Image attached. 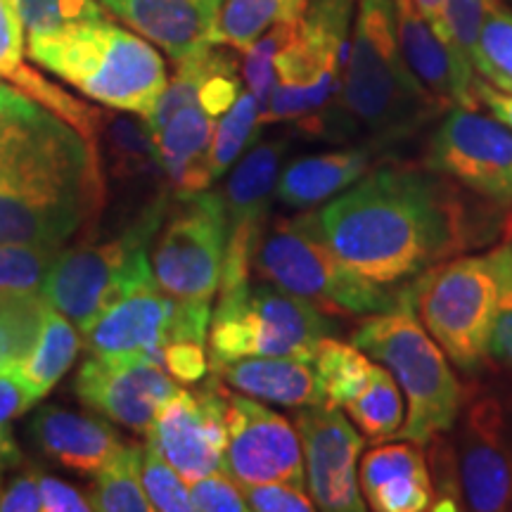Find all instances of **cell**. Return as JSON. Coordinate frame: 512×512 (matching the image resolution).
Returning a JSON list of instances; mask_svg holds the SVG:
<instances>
[{
  "label": "cell",
  "mask_w": 512,
  "mask_h": 512,
  "mask_svg": "<svg viewBox=\"0 0 512 512\" xmlns=\"http://www.w3.org/2000/svg\"><path fill=\"white\" fill-rule=\"evenodd\" d=\"M316 219L339 259L387 290L510 230L503 207L472 204L465 188L425 164L370 171Z\"/></svg>",
  "instance_id": "1"
},
{
  "label": "cell",
  "mask_w": 512,
  "mask_h": 512,
  "mask_svg": "<svg viewBox=\"0 0 512 512\" xmlns=\"http://www.w3.org/2000/svg\"><path fill=\"white\" fill-rule=\"evenodd\" d=\"M107 200L95 145L0 83V242L67 247L76 235H93Z\"/></svg>",
  "instance_id": "2"
},
{
  "label": "cell",
  "mask_w": 512,
  "mask_h": 512,
  "mask_svg": "<svg viewBox=\"0 0 512 512\" xmlns=\"http://www.w3.org/2000/svg\"><path fill=\"white\" fill-rule=\"evenodd\" d=\"M446 107L427 91L403 57L396 0H356L339 114L361 126L373 145L411 138Z\"/></svg>",
  "instance_id": "3"
},
{
  "label": "cell",
  "mask_w": 512,
  "mask_h": 512,
  "mask_svg": "<svg viewBox=\"0 0 512 512\" xmlns=\"http://www.w3.org/2000/svg\"><path fill=\"white\" fill-rule=\"evenodd\" d=\"M27 55L86 98L110 110L150 117L166 88V64L143 36L107 19L27 38Z\"/></svg>",
  "instance_id": "4"
},
{
  "label": "cell",
  "mask_w": 512,
  "mask_h": 512,
  "mask_svg": "<svg viewBox=\"0 0 512 512\" xmlns=\"http://www.w3.org/2000/svg\"><path fill=\"white\" fill-rule=\"evenodd\" d=\"M356 0H309L275 55V88L261 124L297 126L309 136H328L339 114Z\"/></svg>",
  "instance_id": "5"
},
{
  "label": "cell",
  "mask_w": 512,
  "mask_h": 512,
  "mask_svg": "<svg viewBox=\"0 0 512 512\" xmlns=\"http://www.w3.org/2000/svg\"><path fill=\"white\" fill-rule=\"evenodd\" d=\"M351 344L382 363L406 396L401 439L427 446L456 425L465 389L451 361L420 323L406 290L392 309L373 313L351 335Z\"/></svg>",
  "instance_id": "6"
},
{
  "label": "cell",
  "mask_w": 512,
  "mask_h": 512,
  "mask_svg": "<svg viewBox=\"0 0 512 512\" xmlns=\"http://www.w3.org/2000/svg\"><path fill=\"white\" fill-rule=\"evenodd\" d=\"M171 200L174 192H164L143 204L117 238L95 240L86 235L79 245L64 247L41 290L48 304L81 332L121 297L157 285L150 245Z\"/></svg>",
  "instance_id": "7"
},
{
  "label": "cell",
  "mask_w": 512,
  "mask_h": 512,
  "mask_svg": "<svg viewBox=\"0 0 512 512\" xmlns=\"http://www.w3.org/2000/svg\"><path fill=\"white\" fill-rule=\"evenodd\" d=\"M254 268L268 283L309 299L325 313L373 316L399 302V294L339 259L320 233L316 211L275 221L256 249Z\"/></svg>",
  "instance_id": "8"
},
{
  "label": "cell",
  "mask_w": 512,
  "mask_h": 512,
  "mask_svg": "<svg viewBox=\"0 0 512 512\" xmlns=\"http://www.w3.org/2000/svg\"><path fill=\"white\" fill-rule=\"evenodd\" d=\"M496 268L489 254L441 261L406 287L420 323L460 373L477 375L489 363L496 316Z\"/></svg>",
  "instance_id": "9"
},
{
  "label": "cell",
  "mask_w": 512,
  "mask_h": 512,
  "mask_svg": "<svg viewBox=\"0 0 512 512\" xmlns=\"http://www.w3.org/2000/svg\"><path fill=\"white\" fill-rule=\"evenodd\" d=\"M332 323L309 299L273 283L219 292L209 325V370L247 356H313Z\"/></svg>",
  "instance_id": "10"
},
{
  "label": "cell",
  "mask_w": 512,
  "mask_h": 512,
  "mask_svg": "<svg viewBox=\"0 0 512 512\" xmlns=\"http://www.w3.org/2000/svg\"><path fill=\"white\" fill-rule=\"evenodd\" d=\"M226 233L221 192L174 195L150 245V264L159 290L181 302L211 304L221 287Z\"/></svg>",
  "instance_id": "11"
},
{
  "label": "cell",
  "mask_w": 512,
  "mask_h": 512,
  "mask_svg": "<svg viewBox=\"0 0 512 512\" xmlns=\"http://www.w3.org/2000/svg\"><path fill=\"white\" fill-rule=\"evenodd\" d=\"M456 463L467 510L512 508V384H479L458 413Z\"/></svg>",
  "instance_id": "12"
},
{
  "label": "cell",
  "mask_w": 512,
  "mask_h": 512,
  "mask_svg": "<svg viewBox=\"0 0 512 512\" xmlns=\"http://www.w3.org/2000/svg\"><path fill=\"white\" fill-rule=\"evenodd\" d=\"M211 325V304L181 302L159 290L143 287L107 306L81 330L83 349L93 356H155L171 342H204Z\"/></svg>",
  "instance_id": "13"
},
{
  "label": "cell",
  "mask_w": 512,
  "mask_h": 512,
  "mask_svg": "<svg viewBox=\"0 0 512 512\" xmlns=\"http://www.w3.org/2000/svg\"><path fill=\"white\" fill-rule=\"evenodd\" d=\"M425 166L479 200L512 209V128L496 117L451 107L432 133Z\"/></svg>",
  "instance_id": "14"
},
{
  "label": "cell",
  "mask_w": 512,
  "mask_h": 512,
  "mask_svg": "<svg viewBox=\"0 0 512 512\" xmlns=\"http://www.w3.org/2000/svg\"><path fill=\"white\" fill-rule=\"evenodd\" d=\"M223 467L240 486L283 482L306 489L297 427L252 396L228 389Z\"/></svg>",
  "instance_id": "15"
},
{
  "label": "cell",
  "mask_w": 512,
  "mask_h": 512,
  "mask_svg": "<svg viewBox=\"0 0 512 512\" xmlns=\"http://www.w3.org/2000/svg\"><path fill=\"white\" fill-rule=\"evenodd\" d=\"M226 401L228 389L219 375L197 389H178L145 434L185 484L226 470Z\"/></svg>",
  "instance_id": "16"
},
{
  "label": "cell",
  "mask_w": 512,
  "mask_h": 512,
  "mask_svg": "<svg viewBox=\"0 0 512 512\" xmlns=\"http://www.w3.org/2000/svg\"><path fill=\"white\" fill-rule=\"evenodd\" d=\"M178 389L174 377L143 354H91L74 380L76 399L83 406L143 437Z\"/></svg>",
  "instance_id": "17"
},
{
  "label": "cell",
  "mask_w": 512,
  "mask_h": 512,
  "mask_svg": "<svg viewBox=\"0 0 512 512\" xmlns=\"http://www.w3.org/2000/svg\"><path fill=\"white\" fill-rule=\"evenodd\" d=\"M304 453L306 489L316 510L363 512L368 508L358 484L363 437L339 408L302 406L294 415Z\"/></svg>",
  "instance_id": "18"
},
{
  "label": "cell",
  "mask_w": 512,
  "mask_h": 512,
  "mask_svg": "<svg viewBox=\"0 0 512 512\" xmlns=\"http://www.w3.org/2000/svg\"><path fill=\"white\" fill-rule=\"evenodd\" d=\"M285 152V140H268L252 147L235 166L221 192L226 204L228 233L219 292L249 283L256 249L268 230V216H271Z\"/></svg>",
  "instance_id": "19"
},
{
  "label": "cell",
  "mask_w": 512,
  "mask_h": 512,
  "mask_svg": "<svg viewBox=\"0 0 512 512\" xmlns=\"http://www.w3.org/2000/svg\"><path fill=\"white\" fill-rule=\"evenodd\" d=\"M138 36L178 62L216 43L223 0H98Z\"/></svg>",
  "instance_id": "20"
},
{
  "label": "cell",
  "mask_w": 512,
  "mask_h": 512,
  "mask_svg": "<svg viewBox=\"0 0 512 512\" xmlns=\"http://www.w3.org/2000/svg\"><path fill=\"white\" fill-rule=\"evenodd\" d=\"M29 437L48 460L81 477H95L128 446L110 422L62 406H43L31 420Z\"/></svg>",
  "instance_id": "21"
},
{
  "label": "cell",
  "mask_w": 512,
  "mask_h": 512,
  "mask_svg": "<svg viewBox=\"0 0 512 512\" xmlns=\"http://www.w3.org/2000/svg\"><path fill=\"white\" fill-rule=\"evenodd\" d=\"M358 484L366 505L375 512L432 510L434 486L427 453L415 441L375 446L363 456Z\"/></svg>",
  "instance_id": "22"
},
{
  "label": "cell",
  "mask_w": 512,
  "mask_h": 512,
  "mask_svg": "<svg viewBox=\"0 0 512 512\" xmlns=\"http://www.w3.org/2000/svg\"><path fill=\"white\" fill-rule=\"evenodd\" d=\"M95 150H98L102 174H105L107 192L112 185L126 192L145 188L171 190L162 162H159L152 128L140 114L121 110L105 112Z\"/></svg>",
  "instance_id": "23"
},
{
  "label": "cell",
  "mask_w": 512,
  "mask_h": 512,
  "mask_svg": "<svg viewBox=\"0 0 512 512\" xmlns=\"http://www.w3.org/2000/svg\"><path fill=\"white\" fill-rule=\"evenodd\" d=\"M211 373L256 401L287 408L323 403L313 356H247L223 363Z\"/></svg>",
  "instance_id": "24"
},
{
  "label": "cell",
  "mask_w": 512,
  "mask_h": 512,
  "mask_svg": "<svg viewBox=\"0 0 512 512\" xmlns=\"http://www.w3.org/2000/svg\"><path fill=\"white\" fill-rule=\"evenodd\" d=\"M396 27L403 57L422 86L444 107L475 110V91L460 79L456 60L437 31L425 22L413 0H396Z\"/></svg>",
  "instance_id": "25"
},
{
  "label": "cell",
  "mask_w": 512,
  "mask_h": 512,
  "mask_svg": "<svg viewBox=\"0 0 512 512\" xmlns=\"http://www.w3.org/2000/svg\"><path fill=\"white\" fill-rule=\"evenodd\" d=\"M216 121L219 119L211 117L200 102H195L178 110L164 126L152 131L166 183L174 190V195L209 190V185L214 183L209 152Z\"/></svg>",
  "instance_id": "26"
},
{
  "label": "cell",
  "mask_w": 512,
  "mask_h": 512,
  "mask_svg": "<svg viewBox=\"0 0 512 512\" xmlns=\"http://www.w3.org/2000/svg\"><path fill=\"white\" fill-rule=\"evenodd\" d=\"M373 147H342L294 159L278 176L275 197L290 209H309L337 197L370 171Z\"/></svg>",
  "instance_id": "27"
},
{
  "label": "cell",
  "mask_w": 512,
  "mask_h": 512,
  "mask_svg": "<svg viewBox=\"0 0 512 512\" xmlns=\"http://www.w3.org/2000/svg\"><path fill=\"white\" fill-rule=\"evenodd\" d=\"M81 344L83 339L79 328L55 306L48 304L34 347H31L29 356L10 373L22 384L34 406L69 373L76 356H79Z\"/></svg>",
  "instance_id": "28"
},
{
  "label": "cell",
  "mask_w": 512,
  "mask_h": 512,
  "mask_svg": "<svg viewBox=\"0 0 512 512\" xmlns=\"http://www.w3.org/2000/svg\"><path fill=\"white\" fill-rule=\"evenodd\" d=\"M403 408L406 403H403L401 387L396 384L394 375L382 363H375L368 380L361 384V389L351 396L342 411H347L349 420L361 430L363 437L380 444V441L399 437L403 420H406Z\"/></svg>",
  "instance_id": "29"
},
{
  "label": "cell",
  "mask_w": 512,
  "mask_h": 512,
  "mask_svg": "<svg viewBox=\"0 0 512 512\" xmlns=\"http://www.w3.org/2000/svg\"><path fill=\"white\" fill-rule=\"evenodd\" d=\"M309 0H223L216 43L245 53L266 31L304 15Z\"/></svg>",
  "instance_id": "30"
},
{
  "label": "cell",
  "mask_w": 512,
  "mask_h": 512,
  "mask_svg": "<svg viewBox=\"0 0 512 512\" xmlns=\"http://www.w3.org/2000/svg\"><path fill=\"white\" fill-rule=\"evenodd\" d=\"M313 366H316L323 403L342 411L361 384L368 380L375 361L366 351L339 339L323 337L313 349Z\"/></svg>",
  "instance_id": "31"
},
{
  "label": "cell",
  "mask_w": 512,
  "mask_h": 512,
  "mask_svg": "<svg viewBox=\"0 0 512 512\" xmlns=\"http://www.w3.org/2000/svg\"><path fill=\"white\" fill-rule=\"evenodd\" d=\"M46 309L43 292H0V375H10L29 356Z\"/></svg>",
  "instance_id": "32"
},
{
  "label": "cell",
  "mask_w": 512,
  "mask_h": 512,
  "mask_svg": "<svg viewBox=\"0 0 512 512\" xmlns=\"http://www.w3.org/2000/svg\"><path fill=\"white\" fill-rule=\"evenodd\" d=\"M140 460L143 446L128 444L117 458H112L88 489V501L93 510L102 512H147L152 510L147 501L143 479H140Z\"/></svg>",
  "instance_id": "33"
},
{
  "label": "cell",
  "mask_w": 512,
  "mask_h": 512,
  "mask_svg": "<svg viewBox=\"0 0 512 512\" xmlns=\"http://www.w3.org/2000/svg\"><path fill=\"white\" fill-rule=\"evenodd\" d=\"M261 110L254 93L240 91L238 100L230 105V110L216 121L214 140H211L209 152V169L211 176L221 178L226 171L238 162L240 155L249 150L261 136Z\"/></svg>",
  "instance_id": "34"
},
{
  "label": "cell",
  "mask_w": 512,
  "mask_h": 512,
  "mask_svg": "<svg viewBox=\"0 0 512 512\" xmlns=\"http://www.w3.org/2000/svg\"><path fill=\"white\" fill-rule=\"evenodd\" d=\"M475 69L498 91L512 95V12L491 0L479 34Z\"/></svg>",
  "instance_id": "35"
},
{
  "label": "cell",
  "mask_w": 512,
  "mask_h": 512,
  "mask_svg": "<svg viewBox=\"0 0 512 512\" xmlns=\"http://www.w3.org/2000/svg\"><path fill=\"white\" fill-rule=\"evenodd\" d=\"M489 3L491 0H446L444 8V41L470 91H475V55Z\"/></svg>",
  "instance_id": "36"
},
{
  "label": "cell",
  "mask_w": 512,
  "mask_h": 512,
  "mask_svg": "<svg viewBox=\"0 0 512 512\" xmlns=\"http://www.w3.org/2000/svg\"><path fill=\"white\" fill-rule=\"evenodd\" d=\"M27 38L60 34L76 24L107 19L98 0H15Z\"/></svg>",
  "instance_id": "37"
},
{
  "label": "cell",
  "mask_w": 512,
  "mask_h": 512,
  "mask_svg": "<svg viewBox=\"0 0 512 512\" xmlns=\"http://www.w3.org/2000/svg\"><path fill=\"white\" fill-rule=\"evenodd\" d=\"M62 249L0 242V292H41Z\"/></svg>",
  "instance_id": "38"
},
{
  "label": "cell",
  "mask_w": 512,
  "mask_h": 512,
  "mask_svg": "<svg viewBox=\"0 0 512 512\" xmlns=\"http://www.w3.org/2000/svg\"><path fill=\"white\" fill-rule=\"evenodd\" d=\"M140 479L152 510L162 512H190V491L185 489L183 477L166 463L162 453L147 441L143 446V460H140Z\"/></svg>",
  "instance_id": "39"
},
{
  "label": "cell",
  "mask_w": 512,
  "mask_h": 512,
  "mask_svg": "<svg viewBox=\"0 0 512 512\" xmlns=\"http://www.w3.org/2000/svg\"><path fill=\"white\" fill-rule=\"evenodd\" d=\"M489 256L494 261L498 283L489 358L512 370V242L494 247Z\"/></svg>",
  "instance_id": "40"
},
{
  "label": "cell",
  "mask_w": 512,
  "mask_h": 512,
  "mask_svg": "<svg viewBox=\"0 0 512 512\" xmlns=\"http://www.w3.org/2000/svg\"><path fill=\"white\" fill-rule=\"evenodd\" d=\"M292 22L278 24L271 31H266L259 41H254V46L245 50V62H242V76H245L247 88L254 93L256 102H259L261 117L268 110V102H271V93L275 88V55L283 48L290 34Z\"/></svg>",
  "instance_id": "41"
},
{
  "label": "cell",
  "mask_w": 512,
  "mask_h": 512,
  "mask_svg": "<svg viewBox=\"0 0 512 512\" xmlns=\"http://www.w3.org/2000/svg\"><path fill=\"white\" fill-rule=\"evenodd\" d=\"M192 510L202 512H242L249 510L242 486L226 470L211 472L190 484Z\"/></svg>",
  "instance_id": "42"
},
{
  "label": "cell",
  "mask_w": 512,
  "mask_h": 512,
  "mask_svg": "<svg viewBox=\"0 0 512 512\" xmlns=\"http://www.w3.org/2000/svg\"><path fill=\"white\" fill-rule=\"evenodd\" d=\"M247 508L256 512H311L316 510L311 496L292 484L268 482L242 486Z\"/></svg>",
  "instance_id": "43"
},
{
  "label": "cell",
  "mask_w": 512,
  "mask_h": 512,
  "mask_svg": "<svg viewBox=\"0 0 512 512\" xmlns=\"http://www.w3.org/2000/svg\"><path fill=\"white\" fill-rule=\"evenodd\" d=\"M24 34L27 31L19 19L15 0H0V79L8 83L27 67V62H24V53H27Z\"/></svg>",
  "instance_id": "44"
},
{
  "label": "cell",
  "mask_w": 512,
  "mask_h": 512,
  "mask_svg": "<svg viewBox=\"0 0 512 512\" xmlns=\"http://www.w3.org/2000/svg\"><path fill=\"white\" fill-rule=\"evenodd\" d=\"M155 361L183 384L202 382L209 373V354L204 342H171L159 351Z\"/></svg>",
  "instance_id": "45"
},
{
  "label": "cell",
  "mask_w": 512,
  "mask_h": 512,
  "mask_svg": "<svg viewBox=\"0 0 512 512\" xmlns=\"http://www.w3.org/2000/svg\"><path fill=\"white\" fill-rule=\"evenodd\" d=\"M34 408L24 387L12 375H0V458H19L22 451L12 437V422Z\"/></svg>",
  "instance_id": "46"
},
{
  "label": "cell",
  "mask_w": 512,
  "mask_h": 512,
  "mask_svg": "<svg viewBox=\"0 0 512 512\" xmlns=\"http://www.w3.org/2000/svg\"><path fill=\"white\" fill-rule=\"evenodd\" d=\"M41 470L29 463L17 465L15 475L5 477L3 491H0V510L3 512H34L43 510L41 503Z\"/></svg>",
  "instance_id": "47"
},
{
  "label": "cell",
  "mask_w": 512,
  "mask_h": 512,
  "mask_svg": "<svg viewBox=\"0 0 512 512\" xmlns=\"http://www.w3.org/2000/svg\"><path fill=\"white\" fill-rule=\"evenodd\" d=\"M38 486H41L43 510H48V512H88V510H93L88 496L81 494L79 489H74L72 484L62 482V479L43 475L41 472Z\"/></svg>",
  "instance_id": "48"
},
{
  "label": "cell",
  "mask_w": 512,
  "mask_h": 512,
  "mask_svg": "<svg viewBox=\"0 0 512 512\" xmlns=\"http://www.w3.org/2000/svg\"><path fill=\"white\" fill-rule=\"evenodd\" d=\"M475 98L479 105H484L491 112V117L503 121L505 126L512 128V95L498 91L489 81L475 79Z\"/></svg>",
  "instance_id": "49"
},
{
  "label": "cell",
  "mask_w": 512,
  "mask_h": 512,
  "mask_svg": "<svg viewBox=\"0 0 512 512\" xmlns=\"http://www.w3.org/2000/svg\"><path fill=\"white\" fill-rule=\"evenodd\" d=\"M413 3H415V8H418L420 15L425 17V22L430 24V27L437 31L441 38H444V8H446V0H413Z\"/></svg>",
  "instance_id": "50"
},
{
  "label": "cell",
  "mask_w": 512,
  "mask_h": 512,
  "mask_svg": "<svg viewBox=\"0 0 512 512\" xmlns=\"http://www.w3.org/2000/svg\"><path fill=\"white\" fill-rule=\"evenodd\" d=\"M22 456L19 458H0V491H3V484H5V477H8V472L15 470V467L22 463Z\"/></svg>",
  "instance_id": "51"
}]
</instances>
